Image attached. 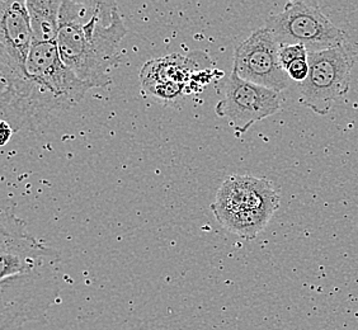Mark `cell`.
Listing matches in <instances>:
<instances>
[{"label":"cell","instance_id":"6da1fadb","mask_svg":"<svg viewBox=\"0 0 358 330\" xmlns=\"http://www.w3.org/2000/svg\"><path fill=\"white\" fill-rule=\"evenodd\" d=\"M127 35L116 1H102L98 13L85 24H60L57 48L62 62L76 76L104 88L112 82L110 70L122 60V40Z\"/></svg>","mask_w":358,"mask_h":330},{"label":"cell","instance_id":"7a4b0ae2","mask_svg":"<svg viewBox=\"0 0 358 330\" xmlns=\"http://www.w3.org/2000/svg\"><path fill=\"white\" fill-rule=\"evenodd\" d=\"M27 108L36 124L82 102L93 85L64 64L56 42L34 43L27 60Z\"/></svg>","mask_w":358,"mask_h":330},{"label":"cell","instance_id":"3957f363","mask_svg":"<svg viewBox=\"0 0 358 330\" xmlns=\"http://www.w3.org/2000/svg\"><path fill=\"white\" fill-rule=\"evenodd\" d=\"M264 27L283 45H303L308 52H319L345 43V31L322 12L317 1H287L280 13L271 15Z\"/></svg>","mask_w":358,"mask_h":330},{"label":"cell","instance_id":"277c9868","mask_svg":"<svg viewBox=\"0 0 358 330\" xmlns=\"http://www.w3.org/2000/svg\"><path fill=\"white\" fill-rule=\"evenodd\" d=\"M309 76L300 82V103L325 116L348 93L353 57L342 43L336 48L308 54Z\"/></svg>","mask_w":358,"mask_h":330},{"label":"cell","instance_id":"5b68a950","mask_svg":"<svg viewBox=\"0 0 358 330\" xmlns=\"http://www.w3.org/2000/svg\"><path fill=\"white\" fill-rule=\"evenodd\" d=\"M34 35L24 0H0V90L27 79Z\"/></svg>","mask_w":358,"mask_h":330},{"label":"cell","instance_id":"8992f818","mask_svg":"<svg viewBox=\"0 0 358 330\" xmlns=\"http://www.w3.org/2000/svg\"><path fill=\"white\" fill-rule=\"evenodd\" d=\"M52 275L48 267L1 281V330L42 317L59 292Z\"/></svg>","mask_w":358,"mask_h":330},{"label":"cell","instance_id":"52a82bcc","mask_svg":"<svg viewBox=\"0 0 358 330\" xmlns=\"http://www.w3.org/2000/svg\"><path fill=\"white\" fill-rule=\"evenodd\" d=\"M0 280L6 281L52 267L59 255L36 241L28 233L24 221L3 210L0 215Z\"/></svg>","mask_w":358,"mask_h":330},{"label":"cell","instance_id":"ba28073f","mask_svg":"<svg viewBox=\"0 0 358 330\" xmlns=\"http://www.w3.org/2000/svg\"><path fill=\"white\" fill-rule=\"evenodd\" d=\"M282 107L281 94L241 79L233 70L225 84L224 98L216 104L217 116L227 118L241 138L253 124L273 116Z\"/></svg>","mask_w":358,"mask_h":330},{"label":"cell","instance_id":"9c48e42d","mask_svg":"<svg viewBox=\"0 0 358 330\" xmlns=\"http://www.w3.org/2000/svg\"><path fill=\"white\" fill-rule=\"evenodd\" d=\"M280 48L267 28H258L235 48L233 70L247 82L281 93L291 79L280 62Z\"/></svg>","mask_w":358,"mask_h":330},{"label":"cell","instance_id":"30bf717a","mask_svg":"<svg viewBox=\"0 0 358 330\" xmlns=\"http://www.w3.org/2000/svg\"><path fill=\"white\" fill-rule=\"evenodd\" d=\"M280 207V196L267 179L250 175H231L222 182L211 205L215 217L243 211L275 215Z\"/></svg>","mask_w":358,"mask_h":330},{"label":"cell","instance_id":"8fae6325","mask_svg":"<svg viewBox=\"0 0 358 330\" xmlns=\"http://www.w3.org/2000/svg\"><path fill=\"white\" fill-rule=\"evenodd\" d=\"M211 68L210 59L203 52H193L191 55L179 54L155 59L146 62L140 73L141 88L152 85H178L185 87L189 94L208 82L203 76Z\"/></svg>","mask_w":358,"mask_h":330},{"label":"cell","instance_id":"7c38bea8","mask_svg":"<svg viewBox=\"0 0 358 330\" xmlns=\"http://www.w3.org/2000/svg\"><path fill=\"white\" fill-rule=\"evenodd\" d=\"M34 43L57 41L60 31V0H27Z\"/></svg>","mask_w":358,"mask_h":330},{"label":"cell","instance_id":"4fadbf2b","mask_svg":"<svg viewBox=\"0 0 358 330\" xmlns=\"http://www.w3.org/2000/svg\"><path fill=\"white\" fill-rule=\"evenodd\" d=\"M273 215L258 211H243L217 217L221 227L243 239H255L268 225Z\"/></svg>","mask_w":358,"mask_h":330},{"label":"cell","instance_id":"5bb4252c","mask_svg":"<svg viewBox=\"0 0 358 330\" xmlns=\"http://www.w3.org/2000/svg\"><path fill=\"white\" fill-rule=\"evenodd\" d=\"M308 50L303 45H283L280 48V62L283 69L300 59H308Z\"/></svg>","mask_w":358,"mask_h":330},{"label":"cell","instance_id":"9a60e30c","mask_svg":"<svg viewBox=\"0 0 358 330\" xmlns=\"http://www.w3.org/2000/svg\"><path fill=\"white\" fill-rule=\"evenodd\" d=\"M286 73L289 76L291 80L300 82H305L306 78L309 76V62L308 59H300L296 62L289 64V66L286 68Z\"/></svg>","mask_w":358,"mask_h":330}]
</instances>
